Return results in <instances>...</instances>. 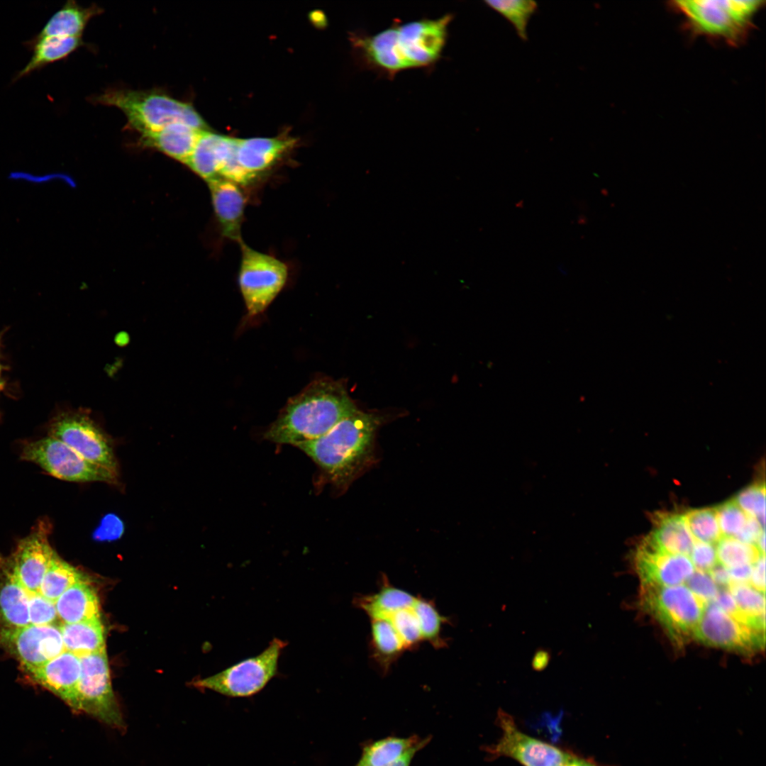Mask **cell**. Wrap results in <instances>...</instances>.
I'll list each match as a JSON object with an SVG mask.
<instances>
[{"label":"cell","mask_w":766,"mask_h":766,"mask_svg":"<svg viewBox=\"0 0 766 766\" xmlns=\"http://www.w3.org/2000/svg\"><path fill=\"white\" fill-rule=\"evenodd\" d=\"M453 18L448 13L435 19L395 23L374 35L353 34L351 40L365 67L392 78L401 71L429 67L437 62Z\"/></svg>","instance_id":"6da1fadb"},{"label":"cell","mask_w":766,"mask_h":766,"mask_svg":"<svg viewBox=\"0 0 766 766\" xmlns=\"http://www.w3.org/2000/svg\"><path fill=\"white\" fill-rule=\"evenodd\" d=\"M357 411L341 382L317 379L288 400L264 437L295 446L323 435Z\"/></svg>","instance_id":"7a4b0ae2"},{"label":"cell","mask_w":766,"mask_h":766,"mask_svg":"<svg viewBox=\"0 0 766 766\" xmlns=\"http://www.w3.org/2000/svg\"><path fill=\"white\" fill-rule=\"evenodd\" d=\"M379 416L360 411L343 419L323 435L296 444L336 487H348L374 458Z\"/></svg>","instance_id":"3957f363"},{"label":"cell","mask_w":766,"mask_h":766,"mask_svg":"<svg viewBox=\"0 0 766 766\" xmlns=\"http://www.w3.org/2000/svg\"><path fill=\"white\" fill-rule=\"evenodd\" d=\"M96 100L120 109L129 125L142 135L176 122H184L199 130L207 128L192 104L159 91L113 89L104 92Z\"/></svg>","instance_id":"277c9868"},{"label":"cell","mask_w":766,"mask_h":766,"mask_svg":"<svg viewBox=\"0 0 766 766\" xmlns=\"http://www.w3.org/2000/svg\"><path fill=\"white\" fill-rule=\"evenodd\" d=\"M672 6L685 18L694 34L721 39L738 45L747 38L756 13L763 6L760 0L675 1Z\"/></svg>","instance_id":"5b68a950"},{"label":"cell","mask_w":766,"mask_h":766,"mask_svg":"<svg viewBox=\"0 0 766 766\" xmlns=\"http://www.w3.org/2000/svg\"><path fill=\"white\" fill-rule=\"evenodd\" d=\"M643 607L663 627L670 638L681 644L697 627L706 605L686 585H641Z\"/></svg>","instance_id":"8992f818"},{"label":"cell","mask_w":766,"mask_h":766,"mask_svg":"<svg viewBox=\"0 0 766 766\" xmlns=\"http://www.w3.org/2000/svg\"><path fill=\"white\" fill-rule=\"evenodd\" d=\"M287 644L274 638L259 655L243 660L216 675L199 679L194 685L228 697L255 695L277 675L279 660Z\"/></svg>","instance_id":"52a82bcc"},{"label":"cell","mask_w":766,"mask_h":766,"mask_svg":"<svg viewBox=\"0 0 766 766\" xmlns=\"http://www.w3.org/2000/svg\"><path fill=\"white\" fill-rule=\"evenodd\" d=\"M21 457L39 465L50 475L68 482L114 483L118 477L117 472L87 460L50 435L26 444Z\"/></svg>","instance_id":"ba28073f"},{"label":"cell","mask_w":766,"mask_h":766,"mask_svg":"<svg viewBox=\"0 0 766 766\" xmlns=\"http://www.w3.org/2000/svg\"><path fill=\"white\" fill-rule=\"evenodd\" d=\"M242 257L238 283L248 314L262 313L284 287L288 277L287 265L277 258L240 243Z\"/></svg>","instance_id":"9c48e42d"},{"label":"cell","mask_w":766,"mask_h":766,"mask_svg":"<svg viewBox=\"0 0 766 766\" xmlns=\"http://www.w3.org/2000/svg\"><path fill=\"white\" fill-rule=\"evenodd\" d=\"M81 672L77 685V709L118 729L124 720L111 682L106 648L79 657Z\"/></svg>","instance_id":"30bf717a"},{"label":"cell","mask_w":766,"mask_h":766,"mask_svg":"<svg viewBox=\"0 0 766 766\" xmlns=\"http://www.w3.org/2000/svg\"><path fill=\"white\" fill-rule=\"evenodd\" d=\"M50 435L67 444L87 460L117 472L115 455L106 437L86 414H62L55 420Z\"/></svg>","instance_id":"8fae6325"},{"label":"cell","mask_w":766,"mask_h":766,"mask_svg":"<svg viewBox=\"0 0 766 766\" xmlns=\"http://www.w3.org/2000/svg\"><path fill=\"white\" fill-rule=\"evenodd\" d=\"M0 645L14 654L29 673L65 650L60 626L0 628Z\"/></svg>","instance_id":"7c38bea8"},{"label":"cell","mask_w":766,"mask_h":766,"mask_svg":"<svg viewBox=\"0 0 766 766\" xmlns=\"http://www.w3.org/2000/svg\"><path fill=\"white\" fill-rule=\"evenodd\" d=\"M498 721L502 733L499 741L488 749L492 755L511 757L523 766H560L572 756L523 733L502 710L499 711Z\"/></svg>","instance_id":"4fadbf2b"},{"label":"cell","mask_w":766,"mask_h":766,"mask_svg":"<svg viewBox=\"0 0 766 766\" xmlns=\"http://www.w3.org/2000/svg\"><path fill=\"white\" fill-rule=\"evenodd\" d=\"M694 637L704 644L738 651L763 647L765 633L755 630L714 603L706 606Z\"/></svg>","instance_id":"5bb4252c"},{"label":"cell","mask_w":766,"mask_h":766,"mask_svg":"<svg viewBox=\"0 0 766 766\" xmlns=\"http://www.w3.org/2000/svg\"><path fill=\"white\" fill-rule=\"evenodd\" d=\"M50 526L41 521L19 541L6 562L29 593H39L43 577L55 550L49 542Z\"/></svg>","instance_id":"9a60e30c"},{"label":"cell","mask_w":766,"mask_h":766,"mask_svg":"<svg viewBox=\"0 0 766 766\" xmlns=\"http://www.w3.org/2000/svg\"><path fill=\"white\" fill-rule=\"evenodd\" d=\"M635 561L641 585L682 584L695 570L688 555L662 551L647 538L638 549Z\"/></svg>","instance_id":"2e32d148"},{"label":"cell","mask_w":766,"mask_h":766,"mask_svg":"<svg viewBox=\"0 0 766 766\" xmlns=\"http://www.w3.org/2000/svg\"><path fill=\"white\" fill-rule=\"evenodd\" d=\"M79 657L65 650L30 672L33 679L47 688L72 709H77V685L80 677Z\"/></svg>","instance_id":"e0dca14e"},{"label":"cell","mask_w":766,"mask_h":766,"mask_svg":"<svg viewBox=\"0 0 766 766\" xmlns=\"http://www.w3.org/2000/svg\"><path fill=\"white\" fill-rule=\"evenodd\" d=\"M237 140L202 131L184 164L208 182L220 177L223 167L235 155Z\"/></svg>","instance_id":"ac0fdd59"},{"label":"cell","mask_w":766,"mask_h":766,"mask_svg":"<svg viewBox=\"0 0 766 766\" xmlns=\"http://www.w3.org/2000/svg\"><path fill=\"white\" fill-rule=\"evenodd\" d=\"M211 201L222 233L239 244L245 197L238 184L221 177L208 182Z\"/></svg>","instance_id":"d6986e66"},{"label":"cell","mask_w":766,"mask_h":766,"mask_svg":"<svg viewBox=\"0 0 766 766\" xmlns=\"http://www.w3.org/2000/svg\"><path fill=\"white\" fill-rule=\"evenodd\" d=\"M294 141L279 138L238 139L236 158L241 167L255 179L282 157Z\"/></svg>","instance_id":"ffe728a7"},{"label":"cell","mask_w":766,"mask_h":766,"mask_svg":"<svg viewBox=\"0 0 766 766\" xmlns=\"http://www.w3.org/2000/svg\"><path fill=\"white\" fill-rule=\"evenodd\" d=\"M29 592L17 579L4 559L0 560V628L30 625Z\"/></svg>","instance_id":"44dd1931"},{"label":"cell","mask_w":766,"mask_h":766,"mask_svg":"<svg viewBox=\"0 0 766 766\" xmlns=\"http://www.w3.org/2000/svg\"><path fill=\"white\" fill-rule=\"evenodd\" d=\"M55 604L58 618L65 623L101 620L99 600L91 582L74 584Z\"/></svg>","instance_id":"7402d4cb"},{"label":"cell","mask_w":766,"mask_h":766,"mask_svg":"<svg viewBox=\"0 0 766 766\" xmlns=\"http://www.w3.org/2000/svg\"><path fill=\"white\" fill-rule=\"evenodd\" d=\"M202 131L184 122H176L142 137L147 145L184 164Z\"/></svg>","instance_id":"603a6c76"},{"label":"cell","mask_w":766,"mask_h":766,"mask_svg":"<svg viewBox=\"0 0 766 766\" xmlns=\"http://www.w3.org/2000/svg\"><path fill=\"white\" fill-rule=\"evenodd\" d=\"M101 11L96 6L84 7L69 0L50 18L34 38L81 37L89 20Z\"/></svg>","instance_id":"cb8c5ba5"},{"label":"cell","mask_w":766,"mask_h":766,"mask_svg":"<svg viewBox=\"0 0 766 766\" xmlns=\"http://www.w3.org/2000/svg\"><path fill=\"white\" fill-rule=\"evenodd\" d=\"M82 43L81 37L32 38L27 42V45L32 50L33 55L26 66L16 74L14 80L20 79L49 64L67 57Z\"/></svg>","instance_id":"d4e9b609"},{"label":"cell","mask_w":766,"mask_h":766,"mask_svg":"<svg viewBox=\"0 0 766 766\" xmlns=\"http://www.w3.org/2000/svg\"><path fill=\"white\" fill-rule=\"evenodd\" d=\"M646 538L662 551L685 555H689L694 543L684 516L679 514L659 516L654 530Z\"/></svg>","instance_id":"484cf974"},{"label":"cell","mask_w":766,"mask_h":766,"mask_svg":"<svg viewBox=\"0 0 766 766\" xmlns=\"http://www.w3.org/2000/svg\"><path fill=\"white\" fill-rule=\"evenodd\" d=\"M430 738L421 739L412 736L409 738L388 737L362 748V753L356 766H384L395 762L415 748H423Z\"/></svg>","instance_id":"4316f807"},{"label":"cell","mask_w":766,"mask_h":766,"mask_svg":"<svg viewBox=\"0 0 766 766\" xmlns=\"http://www.w3.org/2000/svg\"><path fill=\"white\" fill-rule=\"evenodd\" d=\"M65 650L80 657L106 648L101 620L60 625Z\"/></svg>","instance_id":"83f0119b"},{"label":"cell","mask_w":766,"mask_h":766,"mask_svg":"<svg viewBox=\"0 0 766 766\" xmlns=\"http://www.w3.org/2000/svg\"><path fill=\"white\" fill-rule=\"evenodd\" d=\"M416 599L404 590L384 584L377 593L360 597L356 602L372 619H387L400 610L412 608Z\"/></svg>","instance_id":"f1b7e54d"},{"label":"cell","mask_w":766,"mask_h":766,"mask_svg":"<svg viewBox=\"0 0 766 766\" xmlns=\"http://www.w3.org/2000/svg\"><path fill=\"white\" fill-rule=\"evenodd\" d=\"M91 582L90 577L78 568L62 560L56 552L40 584L39 593L55 601L68 589L80 582Z\"/></svg>","instance_id":"f546056e"},{"label":"cell","mask_w":766,"mask_h":766,"mask_svg":"<svg viewBox=\"0 0 766 766\" xmlns=\"http://www.w3.org/2000/svg\"><path fill=\"white\" fill-rule=\"evenodd\" d=\"M728 591L740 610L749 619L752 626L759 631L765 632V593L748 583L731 582L728 585Z\"/></svg>","instance_id":"4dcf8cb0"},{"label":"cell","mask_w":766,"mask_h":766,"mask_svg":"<svg viewBox=\"0 0 766 766\" xmlns=\"http://www.w3.org/2000/svg\"><path fill=\"white\" fill-rule=\"evenodd\" d=\"M484 3L509 21L521 40H526L528 39V24L531 16L538 9V4L535 1L529 0H492L485 1Z\"/></svg>","instance_id":"1f68e13d"},{"label":"cell","mask_w":766,"mask_h":766,"mask_svg":"<svg viewBox=\"0 0 766 766\" xmlns=\"http://www.w3.org/2000/svg\"><path fill=\"white\" fill-rule=\"evenodd\" d=\"M718 563L730 569L753 565L762 554L756 545L738 540L735 537L721 536L717 541Z\"/></svg>","instance_id":"d6a6232c"},{"label":"cell","mask_w":766,"mask_h":766,"mask_svg":"<svg viewBox=\"0 0 766 766\" xmlns=\"http://www.w3.org/2000/svg\"><path fill=\"white\" fill-rule=\"evenodd\" d=\"M371 633L374 652L383 660H390L396 657L405 648L388 619L372 618Z\"/></svg>","instance_id":"836d02e7"},{"label":"cell","mask_w":766,"mask_h":766,"mask_svg":"<svg viewBox=\"0 0 766 766\" xmlns=\"http://www.w3.org/2000/svg\"><path fill=\"white\" fill-rule=\"evenodd\" d=\"M684 518L696 541L714 544L722 536L715 509L692 510L684 515Z\"/></svg>","instance_id":"e575fe53"},{"label":"cell","mask_w":766,"mask_h":766,"mask_svg":"<svg viewBox=\"0 0 766 766\" xmlns=\"http://www.w3.org/2000/svg\"><path fill=\"white\" fill-rule=\"evenodd\" d=\"M412 609L417 618L423 639L438 644L443 618L436 608L431 601L416 598Z\"/></svg>","instance_id":"d590c367"},{"label":"cell","mask_w":766,"mask_h":766,"mask_svg":"<svg viewBox=\"0 0 766 766\" xmlns=\"http://www.w3.org/2000/svg\"><path fill=\"white\" fill-rule=\"evenodd\" d=\"M749 516L755 518L765 528V484L751 485L743 489L734 500Z\"/></svg>","instance_id":"8d00e7d4"},{"label":"cell","mask_w":766,"mask_h":766,"mask_svg":"<svg viewBox=\"0 0 766 766\" xmlns=\"http://www.w3.org/2000/svg\"><path fill=\"white\" fill-rule=\"evenodd\" d=\"M400 637L405 648L413 647L423 639L412 608L400 610L387 618Z\"/></svg>","instance_id":"74e56055"},{"label":"cell","mask_w":766,"mask_h":766,"mask_svg":"<svg viewBox=\"0 0 766 766\" xmlns=\"http://www.w3.org/2000/svg\"><path fill=\"white\" fill-rule=\"evenodd\" d=\"M715 510L722 536L735 537L745 525L748 516L734 500L722 504Z\"/></svg>","instance_id":"f35d334b"},{"label":"cell","mask_w":766,"mask_h":766,"mask_svg":"<svg viewBox=\"0 0 766 766\" xmlns=\"http://www.w3.org/2000/svg\"><path fill=\"white\" fill-rule=\"evenodd\" d=\"M30 624L43 626L55 624L58 618L55 604L40 593H29Z\"/></svg>","instance_id":"ab89813d"},{"label":"cell","mask_w":766,"mask_h":766,"mask_svg":"<svg viewBox=\"0 0 766 766\" xmlns=\"http://www.w3.org/2000/svg\"><path fill=\"white\" fill-rule=\"evenodd\" d=\"M687 587L706 606L718 594V587L707 572L696 570L687 581Z\"/></svg>","instance_id":"60d3db41"},{"label":"cell","mask_w":766,"mask_h":766,"mask_svg":"<svg viewBox=\"0 0 766 766\" xmlns=\"http://www.w3.org/2000/svg\"><path fill=\"white\" fill-rule=\"evenodd\" d=\"M689 555L694 568L698 570L708 572L718 564L716 549L713 543L694 541Z\"/></svg>","instance_id":"b9f144b4"},{"label":"cell","mask_w":766,"mask_h":766,"mask_svg":"<svg viewBox=\"0 0 766 766\" xmlns=\"http://www.w3.org/2000/svg\"><path fill=\"white\" fill-rule=\"evenodd\" d=\"M765 531L758 521L752 516H748L746 522L740 531L735 536L738 540L751 545H756L757 541Z\"/></svg>","instance_id":"7bdbcfd3"},{"label":"cell","mask_w":766,"mask_h":766,"mask_svg":"<svg viewBox=\"0 0 766 766\" xmlns=\"http://www.w3.org/2000/svg\"><path fill=\"white\" fill-rule=\"evenodd\" d=\"M749 584L765 593V557L761 555L753 565V571Z\"/></svg>","instance_id":"ee69618b"},{"label":"cell","mask_w":766,"mask_h":766,"mask_svg":"<svg viewBox=\"0 0 766 766\" xmlns=\"http://www.w3.org/2000/svg\"><path fill=\"white\" fill-rule=\"evenodd\" d=\"M753 571V565H744L728 569L731 583H748Z\"/></svg>","instance_id":"f6af8a7d"},{"label":"cell","mask_w":766,"mask_h":766,"mask_svg":"<svg viewBox=\"0 0 766 766\" xmlns=\"http://www.w3.org/2000/svg\"><path fill=\"white\" fill-rule=\"evenodd\" d=\"M708 572L716 585L728 586L730 584L731 577L728 569L719 563Z\"/></svg>","instance_id":"bcb514c9"},{"label":"cell","mask_w":766,"mask_h":766,"mask_svg":"<svg viewBox=\"0 0 766 766\" xmlns=\"http://www.w3.org/2000/svg\"><path fill=\"white\" fill-rule=\"evenodd\" d=\"M550 660V653L548 650L538 649L532 659V668L535 671H542L546 668Z\"/></svg>","instance_id":"7dc6e473"},{"label":"cell","mask_w":766,"mask_h":766,"mask_svg":"<svg viewBox=\"0 0 766 766\" xmlns=\"http://www.w3.org/2000/svg\"><path fill=\"white\" fill-rule=\"evenodd\" d=\"M421 749V748H415L409 750L404 756H402L401 758L396 760L395 762L384 766H410L411 760L414 757L415 754Z\"/></svg>","instance_id":"c3c4849f"},{"label":"cell","mask_w":766,"mask_h":766,"mask_svg":"<svg viewBox=\"0 0 766 766\" xmlns=\"http://www.w3.org/2000/svg\"><path fill=\"white\" fill-rule=\"evenodd\" d=\"M560 766H596V765L582 759H579L574 756H571L570 759L565 761Z\"/></svg>","instance_id":"681fc988"},{"label":"cell","mask_w":766,"mask_h":766,"mask_svg":"<svg viewBox=\"0 0 766 766\" xmlns=\"http://www.w3.org/2000/svg\"><path fill=\"white\" fill-rule=\"evenodd\" d=\"M312 21L315 23H321L323 25L325 23V17L321 12H313L312 13Z\"/></svg>","instance_id":"f907efd6"},{"label":"cell","mask_w":766,"mask_h":766,"mask_svg":"<svg viewBox=\"0 0 766 766\" xmlns=\"http://www.w3.org/2000/svg\"><path fill=\"white\" fill-rule=\"evenodd\" d=\"M1 365H0V384H1Z\"/></svg>","instance_id":"816d5d0a"}]
</instances>
